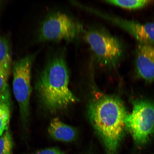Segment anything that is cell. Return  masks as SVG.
I'll return each instance as SVG.
<instances>
[{"mask_svg":"<svg viewBox=\"0 0 154 154\" xmlns=\"http://www.w3.org/2000/svg\"><path fill=\"white\" fill-rule=\"evenodd\" d=\"M90 122L104 146L106 154H117L126 130L127 115L122 100L114 95L100 94L90 102Z\"/></svg>","mask_w":154,"mask_h":154,"instance_id":"1","label":"cell"},{"mask_svg":"<svg viewBox=\"0 0 154 154\" xmlns=\"http://www.w3.org/2000/svg\"><path fill=\"white\" fill-rule=\"evenodd\" d=\"M69 72L63 52H57L42 71L36 85L40 99L51 112L66 109L79 100L69 88Z\"/></svg>","mask_w":154,"mask_h":154,"instance_id":"2","label":"cell"},{"mask_svg":"<svg viewBox=\"0 0 154 154\" xmlns=\"http://www.w3.org/2000/svg\"><path fill=\"white\" fill-rule=\"evenodd\" d=\"M84 38L97 64L109 69L118 65L123 55V47L118 38L99 26L85 31Z\"/></svg>","mask_w":154,"mask_h":154,"instance_id":"3","label":"cell"},{"mask_svg":"<svg viewBox=\"0 0 154 154\" xmlns=\"http://www.w3.org/2000/svg\"><path fill=\"white\" fill-rule=\"evenodd\" d=\"M13 149L12 137L7 130L0 137V154H12Z\"/></svg>","mask_w":154,"mask_h":154,"instance_id":"13","label":"cell"},{"mask_svg":"<svg viewBox=\"0 0 154 154\" xmlns=\"http://www.w3.org/2000/svg\"><path fill=\"white\" fill-rule=\"evenodd\" d=\"M33 154H65L61 150L57 147L47 148L39 150Z\"/></svg>","mask_w":154,"mask_h":154,"instance_id":"14","label":"cell"},{"mask_svg":"<svg viewBox=\"0 0 154 154\" xmlns=\"http://www.w3.org/2000/svg\"><path fill=\"white\" fill-rule=\"evenodd\" d=\"M11 109V95L8 85L0 93V137L8 128Z\"/></svg>","mask_w":154,"mask_h":154,"instance_id":"10","label":"cell"},{"mask_svg":"<svg viewBox=\"0 0 154 154\" xmlns=\"http://www.w3.org/2000/svg\"><path fill=\"white\" fill-rule=\"evenodd\" d=\"M10 48L8 41L0 36V70L9 74L11 65Z\"/></svg>","mask_w":154,"mask_h":154,"instance_id":"11","label":"cell"},{"mask_svg":"<svg viewBox=\"0 0 154 154\" xmlns=\"http://www.w3.org/2000/svg\"><path fill=\"white\" fill-rule=\"evenodd\" d=\"M135 70L146 82H154V46L140 44L136 49Z\"/></svg>","mask_w":154,"mask_h":154,"instance_id":"8","label":"cell"},{"mask_svg":"<svg viewBox=\"0 0 154 154\" xmlns=\"http://www.w3.org/2000/svg\"><path fill=\"white\" fill-rule=\"evenodd\" d=\"M105 3L119 7L122 8L135 10L143 8L149 5L152 1L147 0H134V1H106Z\"/></svg>","mask_w":154,"mask_h":154,"instance_id":"12","label":"cell"},{"mask_svg":"<svg viewBox=\"0 0 154 154\" xmlns=\"http://www.w3.org/2000/svg\"><path fill=\"white\" fill-rule=\"evenodd\" d=\"M48 132L54 140L63 142H71L75 140V129L64 124L59 119L54 118L50 123Z\"/></svg>","mask_w":154,"mask_h":154,"instance_id":"9","label":"cell"},{"mask_svg":"<svg viewBox=\"0 0 154 154\" xmlns=\"http://www.w3.org/2000/svg\"><path fill=\"white\" fill-rule=\"evenodd\" d=\"M88 11L110 21L132 35L140 44L154 46V23H143L134 20L103 14L89 8Z\"/></svg>","mask_w":154,"mask_h":154,"instance_id":"7","label":"cell"},{"mask_svg":"<svg viewBox=\"0 0 154 154\" xmlns=\"http://www.w3.org/2000/svg\"><path fill=\"white\" fill-rule=\"evenodd\" d=\"M82 25L66 13L55 11L49 13L40 26L39 42L72 41L84 33Z\"/></svg>","mask_w":154,"mask_h":154,"instance_id":"4","label":"cell"},{"mask_svg":"<svg viewBox=\"0 0 154 154\" xmlns=\"http://www.w3.org/2000/svg\"><path fill=\"white\" fill-rule=\"evenodd\" d=\"M33 60L32 56H27L15 62L13 69V93L24 121L26 120L29 115L32 92L31 71Z\"/></svg>","mask_w":154,"mask_h":154,"instance_id":"6","label":"cell"},{"mask_svg":"<svg viewBox=\"0 0 154 154\" xmlns=\"http://www.w3.org/2000/svg\"><path fill=\"white\" fill-rule=\"evenodd\" d=\"M9 74L0 70V93L8 85L7 81Z\"/></svg>","mask_w":154,"mask_h":154,"instance_id":"15","label":"cell"},{"mask_svg":"<svg viewBox=\"0 0 154 154\" xmlns=\"http://www.w3.org/2000/svg\"><path fill=\"white\" fill-rule=\"evenodd\" d=\"M132 103L133 110L127 115L125 125L135 143L141 147L154 134V103L144 99L134 100Z\"/></svg>","mask_w":154,"mask_h":154,"instance_id":"5","label":"cell"}]
</instances>
